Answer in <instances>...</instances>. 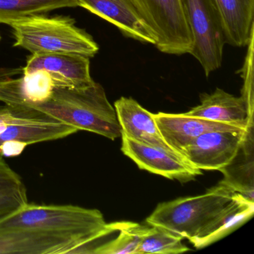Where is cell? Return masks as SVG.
<instances>
[{
    "instance_id": "1",
    "label": "cell",
    "mask_w": 254,
    "mask_h": 254,
    "mask_svg": "<svg viewBox=\"0 0 254 254\" xmlns=\"http://www.w3.org/2000/svg\"><path fill=\"white\" fill-rule=\"evenodd\" d=\"M121 222L108 224L99 209L28 202L0 218V230H29L72 239L82 245L83 254H90L94 248L93 244L119 231Z\"/></svg>"
},
{
    "instance_id": "2",
    "label": "cell",
    "mask_w": 254,
    "mask_h": 254,
    "mask_svg": "<svg viewBox=\"0 0 254 254\" xmlns=\"http://www.w3.org/2000/svg\"><path fill=\"white\" fill-rule=\"evenodd\" d=\"M21 107L44 113L78 130L93 132L115 140L122 136L115 108L103 87L93 82L88 87L54 86L42 100Z\"/></svg>"
},
{
    "instance_id": "3",
    "label": "cell",
    "mask_w": 254,
    "mask_h": 254,
    "mask_svg": "<svg viewBox=\"0 0 254 254\" xmlns=\"http://www.w3.org/2000/svg\"><path fill=\"white\" fill-rule=\"evenodd\" d=\"M15 38L14 47H21L32 54L72 53L93 58L99 47L84 29L75 26L74 19L57 16L38 15L11 25Z\"/></svg>"
},
{
    "instance_id": "4",
    "label": "cell",
    "mask_w": 254,
    "mask_h": 254,
    "mask_svg": "<svg viewBox=\"0 0 254 254\" xmlns=\"http://www.w3.org/2000/svg\"><path fill=\"white\" fill-rule=\"evenodd\" d=\"M234 192L219 183L204 194L159 203L146 222L191 240L231 200Z\"/></svg>"
},
{
    "instance_id": "5",
    "label": "cell",
    "mask_w": 254,
    "mask_h": 254,
    "mask_svg": "<svg viewBox=\"0 0 254 254\" xmlns=\"http://www.w3.org/2000/svg\"><path fill=\"white\" fill-rule=\"evenodd\" d=\"M78 131L36 110L0 105V157H16L28 145L63 139Z\"/></svg>"
},
{
    "instance_id": "6",
    "label": "cell",
    "mask_w": 254,
    "mask_h": 254,
    "mask_svg": "<svg viewBox=\"0 0 254 254\" xmlns=\"http://www.w3.org/2000/svg\"><path fill=\"white\" fill-rule=\"evenodd\" d=\"M155 38L159 51L168 55L190 54L192 37L181 0H131Z\"/></svg>"
},
{
    "instance_id": "7",
    "label": "cell",
    "mask_w": 254,
    "mask_h": 254,
    "mask_svg": "<svg viewBox=\"0 0 254 254\" xmlns=\"http://www.w3.org/2000/svg\"><path fill=\"white\" fill-rule=\"evenodd\" d=\"M181 2L192 37L190 54L209 77L221 67L226 44L219 16L212 0H181Z\"/></svg>"
},
{
    "instance_id": "8",
    "label": "cell",
    "mask_w": 254,
    "mask_h": 254,
    "mask_svg": "<svg viewBox=\"0 0 254 254\" xmlns=\"http://www.w3.org/2000/svg\"><path fill=\"white\" fill-rule=\"evenodd\" d=\"M245 131L215 130L193 139L181 151V156L199 170H218L228 166L242 146Z\"/></svg>"
},
{
    "instance_id": "9",
    "label": "cell",
    "mask_w": 254,
    "mask_h": 254,
    "mask_svg": "<svg viewBox=\"0 0 254 254\" xmlns=\"http://www.w3.org/2000/svg\"><path fill=\"white\" fill-rule=\"evenodd\" d=\"M121 151L138 167L170 180L185 183L202 175L182 156L163 148L136 142L122 134Z\"/></svg>"
},
{
    "instance_id": "10",
    "label": "cell",
    "mask_w": 254,
    "mask_h": 254,
    "mask_svg": "<svg viewBox=\"0 0 254 254\" xmlns=\"http://www.w3.org/2000/svg\"><path fill=\"white\" fill-rule=\"evenodd\" d=\"M90 58L72 53L32 54L23 68V75L42 71L50 75L55 86L81 87L91 85Z\"/></svg>"
},
{
    "instance_id": "11",
    "label": "cell",
    "mask_w": 254,
    "mask_h": 254,
    "mask_svg": "<svg viewBox=\"0 0 254 254\" xmlns=\"http://www.w3.org/2000/svg\"><path fill=\"white\" fill-rule=\"evenodd\" d=\"M78 7L109 22L124 36L142 44L155 45V38L131 0H75Z\"/></svg>"
},
{
    "instance_id": "12",
    "label": "cell",
    "mask_w": 254,
    "mask_h": 254,
    "mask_svg": "<svg viewBox=\"0 0 254 254\" xmlns=\"http://www.w3.org/2000/svg\"><path fill=\"white\" fill-rule=\"evenodd\" d=\"M159 130L166 143L181 154L184 147L200 135L215 130L245 131L251 127H244L234 125L224 124L210 121L185 114H172L158 113L154 114Z\"/></svg>"
},
{
    "instance_id": "13",
    "label": "cell",
    "mask_w": 254,
    "mask_h": 254,
    "mask_svg": "<svg viewBox=\"0 0 254 254\" xmlns=\"http://www.w3.org/2000/svg\"><path fill=\"white\" fill-rule=\"evenodd\" d=\"M77 241L24 230H0V254H83Z\"/></svg>"
},
{
    "instance_id": "14",
    "label": "cell",
    "mask_w": 254,
    "mask_h": 254,
    "mask_svg": "<svg viewBox=\"0 0 254 254\" xmlns=\"http://www.w3.org/2000/svg\"><path fill=\"white\" fill-rule=\"evenodd\" d=\"M114 108L122 134L136 142L176 153L162 136L154 114L142 108L136 100L121 97L116 101Z\"/></svg>"
},
{
    "instance_id": "15",
    "label": "cell",
    "mask_w": 254,
    "mask_h": 254,
    "mask_svg": "<svg viewBox=\"0 0 254 254\" xmlns=\"http://www.w3.org/2000/svg\"><path fill=\"white\" fill-rule=\"evenodd\" d=\"M254 213V201L234 192L231 200L190 243L197 249L209 246L245 224Z\"/></svg>"
},
{
    "instance_id": "16",
    "label": "cell",
    "mask_w": 254,
    "mask_h": 254,
    "mask_svg": "<svg viewBox=\"0 0 254 254\" xmlns=\"http://www.w3.org/2000/svg\"><path fill=\"white\" fill-rule=\"evenodd\" d=\"M200 105L187 111L186 115L241 127H254L248 124L246 104L242 96L236 97L216 88L210 94L200 95Z\"/></svg>"
},
{
    "instance_id": "17",
    "label": "cell",
    "mask_w": 254,
    "mask_h": 254,
    "mask_svg": "<svg viewBox=\"0 0 254 254\" xmlns=\"http://www.w3.org/2000/svg\"><path fill=\"white\" fill-rule=\"evenodd\" d=\"M222 25L226 44L248 46L254 35V0H212Z\"/></svg>"
},
{
    "instance_id": "18",
    "label": "cell",
    "mask_w": 254,
    "mask_h": 254,
    "mask_svg": "<svg viewBox=\"0 0 254 254\" xmlns=\"http://www.w3.org/2000/svg\"><path fill=\"white\" fill-rule=\"evenodd\" d=\"M219 171L224 176L221 184L254 201V129L247 133L233 161Z\"/></svg>"
},
{
    "instance_id": "19",
    "label": "cell",
    "mask_w": 254,
    "mask_h": 254,
    "mask_svg": "<svg viewBox=\"0 0 254 254\" xmlns=\"http://www.w3.org/2000/svg\"><path fill=\"white\" fill-rule=\"evenodd\" d=\"M75 7V0H0V23L11 26L53 10Z\"/></svg>"
},
{
    "instance_id": "20",
    "label": "cell",
    "mask_w": 254,
    "mask_h": 254,
    "mask_svg": "<svg viewBox=\"0 0 254 254\" xmlns=\"http://www.w3.org/2000/svg\"><path fill=\"white\" fill-rule=\"evenodd\" d=\"M183 238L163 227H146L140 243L139 254H178L190 251L182 242Z\"/></svg>"
},
{
    "instance_id": "21",
    "label": "cell",
    "mask_w": 254,
    "mask_h": 254,
    "mask_svg": "<svg viewBox=\"0 0 254 254\" xmlns=\"http://www.w3.org/2000/svg\"><path fill=\"white\" fill-rule=\"evenodd\" d=\"M146 226L130 221H122L115 239L100 245H96L92 254H139V243Z\"/></svg>"
},
{
    "instance_id": "22",
    "label": "cell",
    "mask_w": 254,
    "mask_h": 254,
    "mask_svg": "<svg viewBox=\"0 0 254 254\" xmlns=\"http://www.w3.org/2000/svg\"><path fill=\"white\" fill-rule=\"evenodd\" d=\"M254 35L248 44V51L245 63L240 69L241 76L243 78L242 97L246 104L248 124L254 126Z\"/></svg>"
},
{
    "instance_id": "23",
    "label": "cell",
    "mask_w": 254,
    "mask_h": 254,
    "mask_svg": "<svg viewBox=\"0 0 254 254\" xmlns=\"http://www.w3.org/2000/svg\"><path fill=\"white\" fill-rule=\"evenodd\" d=\"M26 189L20 175L14 172L0 157V194L12 192Z\"/></svg>"
},
{
    "instance_id": "24",
    "label": "cell",
    "mask_w": 254,
    "mask_h": 254,
    "mask_svg": "<svg viewBox=\"0 0 254 254\" xmlns=\"http://www.w3.org/2000/svg\"><path fill=\"white\" fill-rule=\"evenodd\" d=\"M28 203L26 188L0 194V218L14 212Z\"/></svg>"
},
{
    "instance_id": "25",
    "label": "cell",
    "mask_w": 254,
    "mask_h": 254,
    "mask_svg": "<svg viewBox=\"0 0 254 254\" xmlns=\"http://www.w3.org/2000/svg\"><path fill=\"white\" fill-rule=\"evenodd\" d=\"M23 73V68L0 67V79Z\"/></svg>"
},
{
    "instance_id": "26",
    "label": "cell",
    "mask_w": 254,
    "mask_h": 254,
    "mask_svg": "<svg viewBox=\"0 0 254 254\" xmlns=\"http://www.w3.org/2000/svg\"><path fill=\"white\" fill-rule=\"evenodd\" d=\"M0 41H1V35H0Z\"/></svg>"
}]
</instances>
